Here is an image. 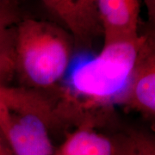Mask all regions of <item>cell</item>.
Returning a JSON list of instances; mask_svg holds the SVG:
<instances>
[{"label": "cell", "instance_id": "obj_1", "mask_svg": "<svg viewBox=\"0 0 155 155\" xmlns=\"http://www.w3.org/2000/svg\"><path fill=\"white\" fill-rule=\"evenodd\" d=\"M73 38L53 22L22 18L16 25V73L24 87L55 88L71 66Z\"/></svg>", "mask_w": 155, "mask_h": 155}, {"label": "cell", "instance_id": "obj_2", "mask_svg": "<svg viewBox=\"0 0 155 155\" xmlns=\"http://www.w3.org/2000/svg\"><path fill=\"white\" fill-rule=\"evenodd\" d=\"M141 40L140 35L135 41L104 46L97 55L78 64L69 76V94L82 98L87 109L120 103Z\"/></svg>", "mask_w": 155, "mask_h": 155}, {"label": "cell", "instance_id": "obj_3", "mask_svg": "<svg viewBox=\"0 0 155 155\" xmlns=\"http://www.w3.org/2000/svg\"><path fill=\"white\" fill-rule=\"evenodd\" d=\"M145 119L155 118V42L153 34L142 35L127 90L120 102Z\"/></svg>", "mask_w": 155, "mask_h": 155}, {"label": "cell", "instance_id": "obj_4", "mask_svg": "<svg viewBox=\"0 0 155 155\" xmlns=\"http://www.w3.org/2000/svg\"><path fill=\"white\" fill-rule=\"evenodd\" d=\"M0 127L13 155H53L49 127L39 116L0 111Z\"/></svg>", "mask_w": 155, "mask_h": 155}, {"label": "cell", "instance_id": "obj_5", "mask_svg": "<svg viewBox=\"0 0 155 155\" xmlns=\"http://www.w3.org/2000/svg\"><path fill=\"white\" fill-rule=\"evenodd\" d=\"M140 0H97L104 46L140 38Z\"/></svg>", "mask_w": 155, "mask_h": 155}, {"label": "cell", "instance_id": "obj_6", "mask_svg": "<svg viewBox=\"0 0 155 155\" xmlns=\"http://www.w3.org/2000/svg\"><path fill=\"white\" fill-rule=\"evenodd\" d=\"M39 116L51 127L63 117L62 110L46 92L24 86L0 84V111Z\"/></svg>", "mask_w": 155, "mask_h": 155}, {"label": "cell", "instance_id": "obj_7", "mask_svg": "<svg viewBox=\"0 0 155 155\" xmlns=\"http://www.w3.org/2000/svg\"><path fill=\"white\" fill-rule=\"evenodd\" d=\"M62 22L70 30L75 46L91 48L94 39L102 34L97 0H66Z\"/></svg>", "mask_w": 155, "mask_h": 155}, {"label": "cell", "instance_id": "obj_8", "mask_svg": "<svg viewBox=\"0 0 155 155\" xmlns=\"http://www.w3.org/2000/svg\"><path fill=\"white\" fill-rule=\"evenodd\" d=\"M53 155H118L115 136L100 133L90 120L82 121L65 140Z\"/></svg>", "mask_w": 155, "mask_h": 155}, {"label": "cell", "instance_id": "obj_9", "mask_svg": "<svg viewBox=\"0 0 155 155\" xmlns=\"http://www.w3.org/2000/svg\"><path fill=\"white\" fill-rule=\"evenodd\" d=\"M16 25L0 28V84H11L16 73Z\"/></svg>", "mask_w": 155, "mask_h": 155}, {"label": "cell", "instance_id": "obj_10", "mask_svg": "<svg viewBox=\"0 0 155 155\" xmlns=\"http://www.w3.org/2000/svg\"><path fill=\"white\" fill-rule=\"evenodd\" d=\"M118 155H155V140L150 134L131 130L115 136Z\"/></svg>", "mask_w": 155, "mask_h": 155}, {"label": "cell", "instance_id": "obj_11", "mask_svg": "<svg viewBox=\"0 0 155 155\" xmlns=\"http://www.w3.org/2000/svg\"><path fill=\"white\" fill-rule=\"evenodd\" d=\"M22 18L15 0H0V28L15 26Z\"/></svg>", "mask_w": 155, "mask_h": 155}, {"label": "cell", "instance_id": "obj_12", "mask_svg": "<svg viewBox=\"0 0 155 155\" xmlns=\"http://www.w3.org/2000/svg\"><path fill=\"white\" fill-rule=\"evenodd\" d=\"M41 1L48 7V9H49L50 11L62 21L65 14L66 0H41Z\"/></svg>", "mask_w": 155, "mask_h": 155}, {"label": "cell", "instance_id": "obj_13", "mask_svg": "<svg viewBox=\"0 0 155 155\" xmlns=\"http://www.w3.org/2000/svg\"><path fill=\"white\" fill-rule=\"evenodd\" d=\"M0 155H13L5 134L0 127Z\"/></svg>", "mask_w": 155, "mask_h": 155}, {"label": "cell", "instance_id": "obj_14", "mask_svg": "<svg viewBox=\"0 0 155 155\" xmlns=\"http://www.w3.org/2000/svg\"><path fill=\"white\" fill-rule=\"evenodd\" d=\"M144 2L147 9L150 21L153 22L155 17V0H144Z\"/></svg>", "mask_w": 155, "mask_h": 155}]
</instances>
